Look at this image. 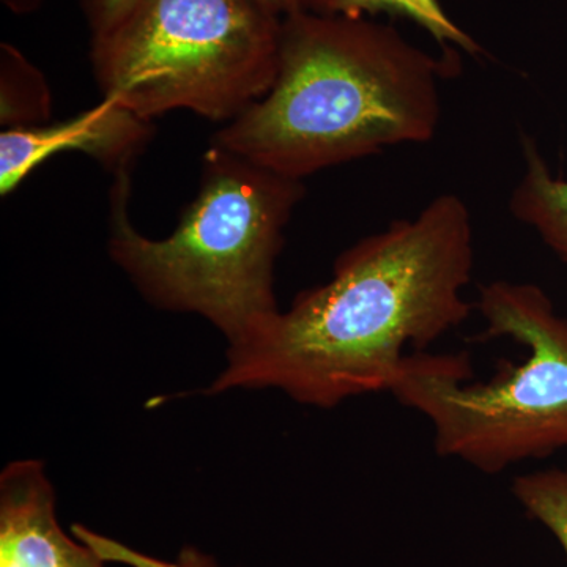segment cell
I'll return each mask as SVG.
<instances>
[{
	"instance_id": "obj_1",
	"label": "cell",
	"mask_w": 567,
	"mask_h": 567,
	"mask_svg": "<svg viewBox=\"0 0 567 567\" xmlns=\"http://www.w3.org/2000/svg\"><path fill=\"white\" fill-rule=\"evenodd\" d=\"M475 268L468 207L442 194L336 259L330 281L305 290L227 349L208 394L278 390L331 409L390 391L409 354L468 319L464 290Z\"/></svg>"
},
{
	"instance_id": "obj_2",
	"label": "cell",
	"mask_w": 567,
	"mask_h": 567,
	"mask_svg": "<svg viewBox=\"0 0 567 567\" xmlns=\"http://www.w3.org/2000/svg\"><path fill=\"white\" fill-rule=\"evenodd\" d=\"M451 54L435 58L372 17L298 10L282 18L270 91L213 134L210 145L301 181L398 145L434 140L440 82Z\"/></svg>"
},
{
	"instance_id": "obj_3",
	"label": "cell",
	"mask_w": 567,
	"mask_h": 567,
	"mask_svg": "<svg viewBox=\"0 0 567 567\" xmlns=\"http://www.w3.org/2000/svg\"><path fill=\"white\" fill-rule=\"evenodd\" d=\"M132 175L112 182L107 251L148 303L204 317L229 346L279 311L276 259L303 182L210 145L197 196L155 240L130 219Z\"/></svg>"
},
{
	"instance_id": "obj_4",
	"label": "cell",
	"mask_w": 567,
	"mask_h": 567,
	"mask_svg": "<svg viewBox=\"0 0 567 567\" xmlns=\"http://www.w3.org/2000/svg\"><path fill=\"white\" fill-rule=\"evenodd\" d=\"M477 309L486 338H511L527 349L487 383H470L466 353L409 354L390 391L427 417L436 453L480 472H505L567 447V319L535 284L495 281Z\"/></svg>"
},
{
	"instance_id": "obj_5",
	"label": "cell",
	"mask_w": 567,
	"mask_h": 567,
	"mask_svg": "<svg viewBox=\"0 0 567 567\" xmlns=\"http://www.w3.org/2000/svg\"><path fill=\"white\" fill-rule=\"evenodd\" d=\"M281 24L262 0H136L92 37L93 76L147 121L189 111L224 125L270 91Z\"/></svg>"
},
{
	"instance_id": "obj_6",
	"label": "cell",
	"mask_w": 567,
	"mask_h": 567,
	"mask_svg": "<svg viewBox=\"0 0 567 567\" xmlns=\"http://www.w3.org/2000/svg\"><path fill=\"white\" fill-rule=\"evenodd\" d=\"M152 121L111 99L66 121L3 130L0 134V194L9 196L48 159L63 152L91 156L112 177L133 174L153 136Z\"/></svg>"
},
{
	"instance_id": "obj_7",
	"label": "cell",
	"mask_w": 567,
	"mask_h": 567,
	"mask_svg": "<svg viewBox=\"0 0 567 567\" xmlns=\"http://www.w3.org/2000/svg\"><path fill=\"white\" fill-rule=\"evenodd\" d=\"M82 543V540H81ZM92 546L59 525L55 492L40 461L11 462L0 475V567H104Z\"/></svg>"
},
{
	"instance_id": "obj_8",
	"label": "cell",
	"mask_w": 567,
	"mask_h": 567,
	"mask_svg": "<svg viewBox=\"0 0 567 567\" xmlns=\"http://www.w3.org/2000/svg\"><path fill=\"white\" fill-rule=\"evenodd\" d=\"M522 155L525 169L511 194V215L567 264V181L554 177L533 137H522Z\"/></svg>"
},
{
	"instance_id": "obj_9",
	"label": "cell",
	"mask_w": 567,
	"mask_h": 567,
	"mask_svg": "<svg viewBox=\"0 0 567 567\" xmlns=\"http://www.w3.org/2000/svg\"><path fill=\"white\" fill-rule=\"evenodd\" d=\"M301 10L327 17H374L393 13L415 22L445 51L461 50L476 55L483 48L443 9L440 0H301Z\"/></svg>"
},
{
	"instance_id": "obj_10",
	"label": "cell",
	"mask_w": 567,
	"mask_h": 567,
	"mask_svg": "<svg viewBox=\"0 0 567 567\" xmlns=\"http://www.w3.org/2000/svg\"><path fill=\"white\" fill-rule=\"evenodd\" d=\"M51 118L47 78L18 48L0 47V123L3 130L41 125Z\"/></svg>"
},
{
	"instance_id": "obj_11",
	"label": "cell",
	"mask_w": 567,
	"mask_h": 567,
	"mask_svg": "<svg viewBox=\"0 0 567 567\" xmlns=\"http://www.w3.org/2000/svg\"><path fill=\"white\" fill-rule=\"evenodd\" d=\"M513 494L529 516L557 537L567 558V468L517 476Z\"/></svg>"
},
{
	"instance_id": "obj_12",
	"label": "cell",
	"mask_w": 567,
	"mask_h": 567,
	"mask_svg": "<svg viewBox=\"0 0 567 567\" xmlns=\"http://www.w3.org/2000/svg\"><path fill=\"white\" fill-rule=\"evenodd\" d=\"M74 533L82 543L95 548L106 561L112 559V561H122L133 567H219L215 559L194 547L183 548L175 561H164V559L152 558L132 550V548L107 539V537L95 535L84 527L74 528Z\"/></svg>"
},
{
	"instance_id": "obj_13",
	"label": "cell",
	"mask_w": 567,
	"mask_h": 567,
	"mask_svg": "<svg viewBox=\"0 0 567 567\" xmlns=\"http://www.w3.org/2000/svg\"><path fill=\"white\" fill-rule=\"evenodd\" d=\"M136 0H81L92 37L111 29Z\"/></svg>"
},
{
	"instance_id": "obj_14",
	"label": "cell",
	"mask_w": 567,
	"mask_h": 567,
	"mask_svg": "<svg viewBox=\"0 0 567 567\" xmlns=\"http://www.w3.org/2000/svg\"><path fill=\"white\" fill-rule=\"evenodd\" d=\"M262 2L281 18L301 10V0H262Z\"/></svg>"
},
{
	"instance_id": "obj_15",
	"label": "cell",
	"mask_w": 567,
	"mask_h": 567,
	"mask_svg": "<svg viewBox=\"0 0 567 567\" xmlns=\"http://www.w3.org/2000/svg\"><path fill=\"white\" fill-rule=\"evenodd\" d=\"M2 3L11 13L29 14L39 10L43 0H2Z\"/></svg>"
}]
</instances>
